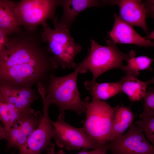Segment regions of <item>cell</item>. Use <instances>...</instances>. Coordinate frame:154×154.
Instances as JSON below:
<instances>
[{
	"mask_svg": "<svg viewBox=\"0 0 154 154\" xmlns=\"http://www.w3.org/2000/svg\"><path fill=\"white\" fill-rule=\"evenodd\" d=\"M9 35L0 56V82L28 88L39 82L43 84L56 69L35 31L21 29Z\"/></svg>",
	"mask_w": 154,
	"mask_h": 154,
	"instance_id": "6da1fadb",
	"label": "cell"
},
{
	"mask_svg": "<svg viewBox=\"0 0 154 154\" xmlns=\"http://www.w3.org/2000/svg\"><path fill=\"white\" fill-rule=\"evenodd\" d=\"M79 73L77 68L63 76H56L51 73L43 84L46 98L50 105L57 106L60 112L69 110L81 115L86 112L90 98L87 97L83 100L80 98L77 83Z\"/></svg>",
	"mask_w": 154,
	"mask_h": 154,
	"instance_id": "7a4b0ae2",
	"label": "cell"
},
{
	"mask_svg": "<svg viewBox=\"0 0 154 154\" xmlns=\"http://www.w3.org/2000/svg\"><path fill=\"white\" fill-rule=\"evenodd\" d=\"M54 28L52 29L46 22L42 25L43 31L41 39L47 44V50L52 54V59L55 68L61 66L63 69L76 68L74 62L76 55L80 52L82 48L71 37L65 24L58 22L56 18H52Z\"/></svg>",
	"mask_w": 154,
	"mask_h": 154,
	"instance_id": "3957f363",
	"label": "cell"
},
{
	"mask_svg": "<svg viewBox=\"0 0 154 154\" xmlns=\"http://www.w3.org/2000/svg\"><path fill=\"white\" fill-rule=\"evenodd\" d=\"M108 46H102L94 40L91 41V48L89 54L76 68L79 73H84L88 70L92 73L93 81H96L100 75L112 69L120 68L123 66V62L135 57L136 52L131 50L124 53L117 47L112 40L106 42Z\"/></svg>",
	"mask_w": 154,
	"mask_h": 154,
	"instance_id": "277c9868",
	"label": "cell"
},
{
	"mask_svg": "<svg viewBox=\"0 0 154 154\" xmlns=\"http://www.w3.org/2000/svg\"><path fill=\"white\" fill-rule=\"evenodd\" d=\"M119 106L112 107L106 102L92 98L87 107L82 128L89 138L100 146L107 147L113 118Z\"/></svg>",
	"mask_w": 154,
	"mask_h": 154,
	"instance_id": "5b68a950",
	"label": "cell"
},
{
	"mask_svg": "<svg viewBox=\"0 0 154 154\" xmlns=\"http://www.w3.org/2000/svg\"><path fill=\"white\" fill-rule=\"evenodd\" d=\"M58 1L22 0L16 3L15 14L20 27L31 32L35 31L39 25L53 17Z\"/></svg>",
	"mask_w": 154,
	"mask_h": 154,
	"instance_id": "8992f818",
	"label": "cell"
},
{
	"mask_svg": "<svg viewBox=\"0 0 154 154\" xmlns=\"http://www.w3.org/2000/svg\"><path fill=\"white\" fill-rule=\"evenodd\" d=\"M60 113L56 121H51L54 128L53 138L58 147L68 150L80 148L88 150L106 148L100 146L94 143L82 127H75L66 123L64 112Z\"/></svg>",
	"mask_w": 154,
	"mask_h": 154,
	"instance_id": "52a82bcc",
	"label": "cell"
},
{
	"mask_svg": "<svg viewBox=\"0 0 154 154\" xmlns=\"http://www.w3.org/2000/svg\"><path fill=\"white\" fill-rule=\"evenodd\" d=\"M43 105L41 120L36 129L31 134L25 143L19 147V154H41L44 150L48 151L54 149L55 144L52 141L54 128L49 116L50 104L46 95H41Z\"/></svg>",
	"mask_w": 154,
	"mask_h": 154,
	"instance_id": "ba28073f",
	"label": "cell"
},
{
	"mask_svg": "<svg viewBox=\"0 0 154 154\" xmlns=\"http://www.w3.org/2000/svg\"><path fill=\"white\" fill-rule=\"evenodd\" d=\"M106 145L111 154H154V145L133 123L125 133Z\"/></svg>",
	"mask_w": 154,
	"mask_h": 154,
	"instance_id": "9c48e42d",
	"label": "cell"
},
{
	"mask_svg": "<svg viewBox=\"0 0 154 154\" xmlns=\"http://www.w3.org/2000/svg\"><path fill=\"white\" fill-rule=\"evenodd\" d=\"M103 1L106 3L117 5L119 9V16L123 21L132 26L140 27L148 34L146 19L148 14L153 15V1H147L144 3L138 0Z\"/></svg>",
	"mask_w": 154,
	"mask_h": 154,
	"instance_id": "30bf717a",
	"label": "cell"
},
{
	"mask_svg": "<svg viewBox=\"0 0 154 154\" xmlns=\"http://www.w3.org/2000/svg\"><path fill=\"white\" fill-rule=\"evenodd\" d=\"M42 115L32 108L23 113L18 123L6 133V151L12 148L18 149L26 142L40 123Z\"/></svg>",
	"mask_w": 154,
	"mask_h": 154,
	"instance_id": "8fae6325",
	"label": "cell"
},
{
	"mask_svg": "<svg viewBox=\"0 0 154 154\" xmlns=\"http://www.w3.org/2000/svg\"><path fill=\"white\" fill-rule=\"evenodd\" d=\"M115 21L113 28L109 35L114 44H134L140 47H152L154 43L142 37L132 26L123 21L119 16L114 14Z\"/></svg>",
	"mask_w": 154,
	"mask_h": 154,
	"instance_id": "7c38bea8",
	"label": "cell"
},
{
	"mask_svg": "<svg viewBox=\"0 0 154 154\" xmlns=\"http://www.w3.org/2000/svg\"><path fill=\"white\" fill-rule=\"evenodd\" d=\"M0 96L22 112L31 108V104L39 96L31 88L10 86L0 82Z\"/></svg>",
	"mask_w": 154,
	"mask_h": 154,
	"instance_id": "4fadbf2b",
	"label": "cell"
},
{
	"mask_svg": "<svg viewBox=\"0 0 154 154\" xmlns=\"http://www.w3.org/2000/svg\"><path fill=\"white\" fill-rule=\"evenodd\" d=\"M16 4L12 1L0 0V29L7 36L21 30L15 14Z\"/></svg>",
	"mask_w": 154,
	"mask_h": 154,
	"instance_id": "5bb4252c",
	"label": "cell"
},
{
	"mask_svg": "<svg viewBox=\"0 0 154 154\" xmlns=\"http://www.w3.org/2000/svg\"><path fill=\"white\" fill-rule=\"evenodd\" d=\"M121 80L115 82L98 83L96 81L84 82L85 88L91 95L92 98L100 100H107L121 92Z\"/></svg>",
	"mask_w": 154,
	"mask_h": 154,
	"instance_id": "9a60e30c",
	"label": "cell"
},
{
	"mask_svg": "<svg viewBox=\"0 0 154 154\" xmlns=\"http://www.w3.org/2000/svg\"><path fill=\"white\" fill-rule=\"evenodd\" d=\"M121 80V92L126 94L132 102L143 99L146 92L147 86L154 82L153 78L144 82L135 77L127 75L122 77Z\"/></svg>",
	"mask_w": 154,
	"mask_h": 154,
	"instance_id": "2e32d148",
	"label": "cell"
},
{
	"mask_svg": "<svg viewBox=\"0 0 154 154\" xmlns=\"http://www.w3.org/2000/svg\"><path fill=\"white\" fill-rule=\"evenodd\" d=\"M133 114L129 108L123 105L116 111L112 121V130L109 142L113 141L123 134L132 123Z\"/></svg>",
	"mask_w": 154,
	"mask_h": 154,
	"instance_id": "e0dca14e",
	"label": "cell"
},
{
	"mask_svg": "<svg viewBox=\"0 0 154 154\" xmlns=\"http://www.w3.org/2000/svg\"><path fill=\"white\" fill-rule=\"evenodd\" d=\"M24 112L0 96V121L6 133L17 124Z\"/></svg>",
	"mask_w": 154,
	"mask_h": 154,
	"instance_id": "ac0fdd59",
	"label": "cell"
},
{
	"mask_svg": "<svg viewBox=\"0 0 154 154\" xmlns=\"http://www.w3.org/2000/svg\"><path fill=\"white\" fill-rule=\"evenodd\" d=\"M64 9V17L68 22H72L75 17L87 8L99 5L96 0H70L58 1Z\"/></svg>",
	"mask_w": 154,
	"mask_h": 154,
	"instance_id": "d6986e66",
	"label": "cell"
},
{
	"mask_svg": "<svg viewBox=\"0 0 154 154\" xmlns=\"http://www.w3.org/2000/svg\"><path fill=\"white\" fill-rule=\"evenodd\" d=\"M153 59L147 56H140L132 57L126 61L127 65L123 66L121 69L126 75L136 77L142 70H151V65Z\"/></svg>",
	"mask_w": 154,
	"mask_h": 154,
	"instance_id": "ffe728a7",
	"label": "cell"
},
{
	"mask_svg": "<svg viewBox=\"0 0 154 154\" xmlns=\"http://www.w3.org/2000/svg\"><path fill=\"white\" fill-rule=\"evenodd\" d=\"M142 132L145 133L147 139L154 144V116L143 118L136 121L135 123Z\"/></svg>",
	"mask_w": 154,
	"mask_h": 154,
	"instance_id": "44dd1931",
	"label": "cell"
},
{
	"mask_svg": "<svg viewBox=\"0 0 154 154\" xmlns=\"http://www.w3.org/2000/svg\"><path fill=\"white\" fill-rule=\"evenodd\" d=\"M144 100L143 110L139 117L141 119L154 116V90L153 88H149L146 91L143 98Z\"/></svg>",
	"mask_w": 154,
	"mask_h": 154,
	"instance_id": "7402d4cb",
	"label": "cell"
},
{
	"mask_svg": "<svg viewBox=\"0 0 154 154\" xmlns=\"http://www.w3.org/2000/svg\"><path fill=\"white\" fill-rule=\"evenodd\" d=\"M8 40V36L0 29V56L7 44Z\"/></svg>",
	"mask_w": 154,
	"mask_h": 154,
	"instance_id": "603a6c76",
	"label": "cell"
},
{
	"mask_svg": "<svg viewBox=\"0 0 154 154\" xmlns=\"http://www.w3.org/2000/svg\"><path fill=\"white\" fill-rule=\"evenodd\" d=\"M88 150L82 149V151L76 154H108L107 153V148L93 149L88 151Z\"/></svg>",
	"mask_w": 154,
	"mask_h": 154,
	"instance_id": "cb8c5ba5",
	"label": "cell"
},
{
	"mask_svg": "<svg viewBox=\"0 0 154 154\" xmlns=\"http://www.w3.org/2000/svg\"><path fill=\"white\" fill-rule=\"evenodd\" d=\"M7 137L5 129L1 124L0 121V140L2 139L6 140Z\"/></svg>",
	"mask_w": 154,
	"mask_h": 154,
	"instance_id": "d4e9b609",
	"label": "cell"
},
{
	"mask_svg": "<svg viewBox=\"0 0 154 154\" xmlns=\"http://www.w3.org/2000/svg\"><path fill=\"white\" fill-rule=\"evenodd\" d=\"M147 38L150 39H152L154 38V31L150 33L147 37Z\"/></svg>",
	"mask_w": 154,
	"mask_h": 154,
	"instance_id": "484cf974",
	"label": "cell"
}]
</instances>
